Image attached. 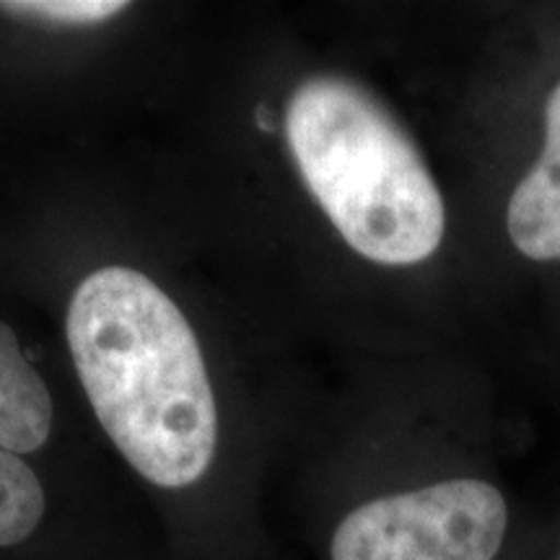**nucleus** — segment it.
<instances>
[{"instance_id":"1","label":"nucleus","mask_w":560,"mask_h":560,"mask_svg":"<svg viewBox=\"0 0 560 560\" xmlns=\"http://www.w3.org/2000/svg\"><path fill=\"white\" fill-rule=\"evenodd\" d=\"M68 346L117 452L166 490L195 486L219 446V410L190 322L143 272L102 268L75 289Z\"/></svg>"},{"instance_id":"2","label":"nucleus","mask_w":560,"mask_h":560,"mask_svg":"<svg viewBox=\"0 0 560 560\" xmlns=\"http://www.w3.org/2000/svg\"><path fill=\"white\" fill-rule=\"evenodd\" d=\"M285 138L301 179L327 219L371 262L418 265L441 247L446 208L400 122L342 75L293 91Z\"/></svg>"},{"instance_id":"3","label":"nucleus","mask_w":560,"mask_h":560,"mask_svg":"<svg viewBox=\"0 0 560 560\" xmlns=\"http://www.w3.org/2000/svg\"><path fill=\"white\" fill-rule=\"evenodd\" d=\"M511 532L506 490L454 475L350 509L332 532L330 560H501Z\"/></svg>"},{"instance_id":"4","label":"nucleus","mask_w":560,"mask_h":560,"mask_svg":"<svg viewBox=\"0 0 560 560\" xmlns=\"http://www.w3.org/2000/svg\"><path fill=\"white\" fill-rule=\"evenodd\" d=\"M506 229L511 244L529 260H560V81L545 102L540 156L511 192Z\"/></svg>"},{"instance_id":"5","label":"nucleus","mask_w":560,"mask_h":560,"mask_svg":"<svg viewBox=\"0 0 560 560\" xmlns=\"http://www.w3.org/2000/svg\"><path fill=\"white\" fill-rule=\"evenodd\" d=\"M52 431V397L21 350L16 332L0 322V450L32 454Z\"/></svg>"},{"instance_id":"6","label":"nucleus","mask_w":560,"mask_h":560,"mask_svg":"<svg viewBox=\"0 0 560 560\" xmlns=\"http://www.w3.org/2000/svg\"><path fill=\"white\" fill-rule=\"evenodd\" d=\"M45 488L30 465L0 450V548L24 542L45 516Z\"/></svg>"},{"instance_id":"7","label":"nucleus","mask_w":560,"mask_h":560,"mask_svg":"<svg viewBox=\"0 0 560 560\" xmlns=\"http://www.w3.org/2000/svg\"><path fill=\"white\" fill-rule=\"evenodd\" d=\"M128 9V3L117 0H16V3H0V11H9L13 16H30L50 24L83 26L100 24Z\"/></svg>"},{"instance_id":"8","label":"nucleus","mask_w":560,"mask_h":560,"mask_svg":"<svg viewBox=\"0 0 560 560\" xmlns=\"http://www.w3.org/2000/svg\"><path fill=\"white\" fill-rule=\"evenodd\" d=\"M550 560H560V542L556 545V548H552V556H550Z\"/></svg>"}]
</instances>
